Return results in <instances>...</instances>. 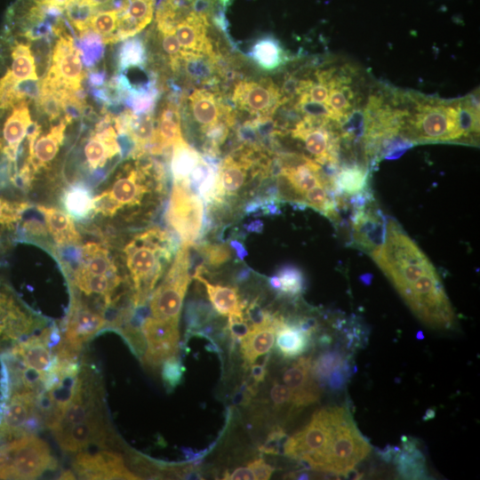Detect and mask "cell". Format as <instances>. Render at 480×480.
Returning a JSON list of instances; mask_svg holds the SVG:
<instances>
[{
    "mask_svg": "<svg viewBox=\"0 0 480 480\" xmlns=\"http://www.w3.org/2000/svg\"><path fill=\"white\" fill-rule=\"evenodd\" d=\"M370 254L420 321L439 329L453 325L454 312L438 274L396 220H388L382 244Z\"/></svg>",
    "mask_w": 480,
    "mask_h": 480,
    "instance_id": "1",
    "label": "cell"
},
{
    "mask_svg": "<svg viewBox=\"0 0 480 480\" xmlns=\"http://www.w3.org/2000/svg\"><path fill=\"white\" fill-rule=\"evenodd\" d=\"M145 156L128 157L131 159L93 196L88 218L99 230L126 229L147 223L163 205L166 196L164 168Z\"/></svg>",
    "mask_w": 480,
    "mask_h": 480,
    "instance_id": "2",
    "label": "cell"
},
{
    "mask_svg": "<svg viewBox=\"0 0 480 480\" xmlns=\"http://www.w3.org/2000/svg\"><path fill=\"white\" fill-rule=\"evenodd\" d=\"M172 232L146 227L120 241L117 254L125 274L132 308L145 305L179 247Z\"/></svg>",
    "mask_w": 480,
    "mask_h": 480,
    "instance_id": "3",
    "label": "cell"
},
{
    "mask_svg": "<svg viewBox=\"0 0 480 480\" xmlns=\"http://www.w3.org/2000/svg\"><path fill=\"white\" fill-rule=\"evenodd\" d=\"M350 415L345 406L324 407L316 411L305 427L285 440L284 454L307 463L315 470L327 473Z\"/></svg>",
    "mask_w": 480,
    "mask_h": 480,
    "instance_id": "4",
    "label": "cell"
},
{
    "mask_svg": "<svg viewBox=\"0 0 480 480\" xmlns=\"http://www.w3.org/2000/svg\"><path fill=\"white\" fill-rule=\"evenodd\" d=\"M413 110H405L400 133L407 141L448 142L467 140L461 126L459 100H416Z\"/></svg>",
    "mask_w": 480,
    "mask_h": 480,
    "instance_id": "5",
    "label": "cell"
},
{
    "mask_svg": "<svg viewBox=\"0 0 480 480\" xmlns=\"http://www.w3.org/2000/svg\"><path fill=\"white\" fill-rule=\"evenodd\" d=\"M57 465L48 444L33 435L0 446V479H35Z\"/></svg>",
    "mask_w": 480,
    "mask_h": 480,
    "instance_id": "6",
    "label": "cell"
},
{
    "mask_svg": "<svg viewBox=\"0 0 480 480\" xmlns=\"http://www.w3.org/2000/svg\"><path fill=\"white\" fill-rule=\"evenodd\" d=\"M191 279L188 245L181 243L162 282L149 297L151 316L178 324Z\"/></svg>",
    "mask_w": 480,
    "mask_h": 480,
    "instance_id": "7",
    "label": "cell"
},
{
    "mask_svg": "<svg viewBox=\"0 0 480 480\" xmlns=\"http://www.w3.org/2000/svg\"><path fill=\"white\" fill-rule=\"evenodd\" d=\"M165 217L181 243L192 244L200 240L204 204L190 188L188 180H173Z\"/></svg>",
    "mask_w": 480,
    "mask_h": 480,
    "instance_id": "8",
    "label": "cell"
},
{
    "mask_svg": "<svg viewBox=\"0 0 480 480\" xmlns=\"http://www.w3.org/2000/svg\"><path fill=\"white\" fill-rule=\"evenodd\" d=\"M331 120L304 117L291 129L293 139L300 140L311 159L333 169L338 164L340 136L331 127Z\"/></svg>",
    "mask_w": 480,
    "mask_h": 480,
    "instance_id": "9",
    "label": "cell"
},
{
    "mask_svg": "<svg viewBox=\"0 0 480 480\" xmlns=\"http://www.w3.org/2000/svg\"><path fill=\"white\" fill-rule=\"evenodd\" d=\"M57 36L59 39L52 53V65L43 81L58 91H77L82 88L85 76L80 51L66 28Z\"/></svg>",
    "mask_w": 480,
    "mask_h": 480,
    "instance_id": "10",
    "label": "cell"
},
{
    "mask_svg": "<svg viewBox=\"0 0 480 480\" xmlns=\"http://www.w3.org/2000/svg\"><path fill=\"white\" fill-rule=\"evenodd\" d=\"M232 101L235 107L252 117H273L276 109L288 100L271 79L263 78L237 82L232 92Z\"/></svg>",
    "mask_w": 480,
    "mask_h": 480,
    "instance_id": "11",
    "label": "cell"
},
{
    "mask_svg": "<svg viewBox=\"0 0 480 480\" xmlns=\"http://www.w3.org/2000/svg\"><path fill=\"white\" fill-rule=\"evenodd\" d=\"M58 334L53 329H45L40 334H34L16 342L6 351L3 357L15 364L34 372L44 379V382L56 361L52 345Z\"/></svg>",
    "mask_w": 480,
    "mask_h": 480,
    "instance_id": "12",
    "label": "cell"
},
{
    "mask_svg": "<svg viewBox=\"0 0 480 480\" xmlns=\"http://www.w3.org/2000/svg\"><path fill=\"white\" fill-rule=\"evenodd\" d=\"M40 324L39 317L0 283V342H18Z\"/></svg>",
    "mask_w": 480,
    "mask_h": 480,
    "instance_id": "13",
    "label": "cell"
},
{
    "mask_svg": "<svg viewBox=\"0 0 480 480\" xmlns=\"http://www.w3.org/2000/svg\"><path fill=\"white\" fill-rule=\"evenodd\" d=\"M140 331L146 342L142 355L146 364L157 367L176 355L180 341L178 324L148 316L141 322Z\"/></svg>",
    "mask_w": 480,
    "mask_h": 480,
    "instance_id": "14",
    "label": "cell"
},
{
    "mask_svg": "<svg viewBox=\"0 0 480 480\" xmlns=\"http://www.w3.org/2000/svg\"><path fill=\"white\" fill-rule=\"evenodd\" d=\"M37 395L26 390L11 391L0 414V440H12L28 435L36 427Z\"/></svg>",
    "mask_w": 480,
    "mask_h": 480,
    "instance_id": "15",
    "label": "cell"
},
{
    "mask_svg": "<svg viewBox=\"0 0 480 480\" xmlns=\"http://www.w3.org/2000/svg\"><path fill=\"white\" fill-rule=\"evenodd\" d=\"M107 324L103 313L73 296L65 322L64 344L77 351L84 342L103 330Z\"/></svg>",
    "mask_w": 480,
    "mask_h": 480,
    "instance_id": "16",
    "label": "cell"
},
{
    "mask_svg": "<svg viewBox=\"0 0 480 480\" xmlns=\"http://www.w3.org/2000/svg\"><path fill=\"white\" fill-rule=\"evenodd\" d=\"M102 118L96 124L94 132L89 136L84 148L87 167L91 172L102 169L117 156H122L118 133L112 125L115 116L104 111Z\"/></svg>",
    "mask_w": 480,
    "mask_h": 480,
    "instance_id": "17",
    "label": "cell"
},
{
    "mask_svg": "<svg viewBox=\"0 0 480 480\" xmlns=\"http://www.w3.org/2000/svg\"><path fill=\"white\" fill-rule=\"evenodd\" d=\"M74 470L83 479H139L126 468L119 454L109 451L79 453L74 461Z\"/></svg>",
    "mask_w": 480,
    "mask_h": 480,
    "instance_id": "18",
    "label": "cell"
},
{
    "mask_svg": "<svg viewBox=\"0 0 480 480\" xmlns=\"http://www.w3.org/2000/svg\"><path fill=\"white\" fill-rule=\"evenodd\" d=\"M312 363L310 356H301L284 371L282 379L292 392L293 412L308 406L320 398L321 388L313 376Z\"/></svg>",
    "mask_w": 480,
    "mask_h": 480,
    "instance_id": "19",
    "label": "cell"
},
{
    "mask_svg": "<svg viewBox=\"0 0 480 480\" xmlns=\"http://www.w3.org/2000/svg\"><path fill=\"white\" fill-rule=\"evenodd\" d=\"M189 108L195 122L203 133L220 122L235 124L233 109L215 92L204 88L194 90L189 95Z\"/></svg>",
    "mask_w": 480,
    "mask_h": 480,
    "instance_id": "20",
    "label": "cell"
},
{
    "mask_svg": "<svg viewBox=\"0 0 480 480\" xmlns=\"http://www.w3.org/2000/svg\"><path fill=\"white\" fill-rule=\"evenodd\" d=\"M283 321V316L269 313L262 323L250 325L249 332L240 341L245 367H250L260 356L272 349L277 329Z\"/></svg>",
    "mask_w": 480,
    "mask_h": 480,
    "instance_id": "21",
    "label": "cell"
},
{
    "mask_svg": "<svg viewBox=\"0 0 480 480\" xmlns=\"http://www.w3.org/2000/svg\"><path fill=\"white\" fill-rule=\"evenodd\" d=\"M53 435L62 450L76 452L91 444L103 443L107 431L102 418L97 413Z\"/></svg>",
    "mask_w": 480,
    "mask_h": 480,
    "instance_id": "22",
    "label": "cell"
},
{
    "mask_svg": "<svg viewBox=\"0 0 480 480\" xmlns=\"http://www.w3.org/2000/svg\"><path fill=\"white\" fill-rule=\"evenodd\" d=\"M38 212L44 218L47 232L59 248H77L83 236L76 226L74 219L65 211L50 205H37Z\"/></svg>",
    "mask_w": 480,
    "mask_h": 480,
    "instance_id": "23",
    "label": "cell"
},
{
    "mask_svg": "<svg viewBox=\"0 0 480 480\" xmlns=\"http://www.w3.org/2000/svg\"><path fill=\"white\" fill-rule=\"evenodd\" d=\"M207 15L190 11L175 25V35L183 52L213 53L207 36Z\"/></svg>",
    "mask_w": 480,
    "mask_h": 480,
    "instance_id": "24",
    "label": "cell"
},
{
    "mask_svg": "<svg viewBox=\"0 0 480 480\" xmlns=\"http://www.w3.org/2000/svg\"><path fill=\"white\" fill-rule=\"evenodd\" d=\"M353 241L370 253L379 248L384 240V218L380 212L360 207L352 219Z\"/></svg>",
    "mask_w": 480,
    "mask_h": 480,
    "instance_id": "25",
    "label": "cell"
},
{
    "mask_svg": "<svg viewBox=\"0 0 480 480\" xmlns=\"http://www.w3.org/2000/svg\"><path fill=\"white\" fill-rule=\"evenodd\" d=\"M12 108L2 131L4 143L2 153L11 164L16 162L19 147L32 124L28 100L19 102Z\"/></svg>",
    "mask_w": 480,
    "mask_h": 480,
    "instance_id": "26",
    "label": "cell"
},
{
    "mask_svg": "<svg viewBox=\"0 0 480 480\" xmlns=\"http://www.w3.org/2000/svg\"><path fill=\"white\" fill-rule=\"evenodd\" d=\"M350 78L338 74L335 69L328 82L327 108L335 123L342 125L351 116L354 105V92L349 85Z\"/></svg>",
    "mask_w": 480,
    "mask_h": 480,
    "instance_id": "27",
    "label": "cell"
},
{
    "mask_svg": "<svg viewBox=\"0 0 480 480\" xmlns=\"http://www.w3.org/2000/svg\"><path fill=\"white\" fill-rule=\"evenodd\" d=\"M182 137L180 127V115L174 103H167L161 111L157 126L156 127L155 140L148 150V154L161 155L172 148Z\"/></svg>",
    "mask_w": 480,
    "mask_h": 480,
    "instance_id": "28",
    "label": "cell"
},
{
    "mask_svg": "<svg viewBox=\"0 0 480 480\" xmlns=\"http://www.w3.org/2000/svg\"><path fill=\"white\" fill-rule=\"evenodd\" d=\"M180 67L194 82L210 85L218 82L219 63L215 52H182L177 69Z\"/></svg>",
    "mask_w": 480,
    "mask_h": 480,
    "instance_id": "29",
    "label": "cell"
},
{
    "mask_svg": "<svg viewBox=\"0 0 480 480\" xmlns=\"http://www.w3.org/2000/svg\"><path fill=\"white\" fill-rule=\"evenodd\" d=\"M156 0H130L127 11L121 16L116 42L134 36L152 20Z\"/></svg>",
    "mask_w": 480,
    "mask_h": 480,
    "instance_id": "30",
    "label": "cell"
},
{
    "mask_svg": "<svg viewBox=\"0 0 480 480\" xmlns=\"http://www.w3.org/2000/svg\"><path fill=\"white\" fill-rule=\"evenodd\" d=\"M196 280L205 286L208 299L217 313L224 316H244L245 302L241 300L236 287L212 284L204 276H199Z\"/></svg>",
    "mask_w": 480,
    "mask_h": 480,
    "instance_id": "31",
    "label": "cell"
},
{
    "mask_svg": "<svg viewBox=\"0 0 480 480\" xmlns=\"http://www.w3.org/2000/svg\"><path fill=\"white\" fill-rule=\"evenodd\" d=\"M395 463L400 476L405 479H427L426 460L415 442L403 436V449H396Z\"/></svg>",
    "mask_w": 480,
    "mask_h": 480,
    "instance_id": "32",
    "label": "cell"
},
{
    "mask_svg": "<svg viewBox=\"0 0 480 480\" xmlns=\"http://www.w3.org/2000/svg\"><path fill=\"white\" fill-rule=\"evenodd\" d=\"M276 339V346L281 356L292 359L307 351L311 336L284 319L277 329Z\"/></svg>",
    "mask_w": 480,
    "mask_h": 480,
    "instance_id": "33",
    "label": "cell"
},
{
    "mask_svg": "<svg viewBox=\"0 0 480 480\" xmlns=\"http://www.w3.org/2000/svg\"><path fill=\"white\" fill-rule=\"evenodd\" d=\"M251 57L263 70L275 71L284 66L288 57L279 42L271 37L258 40L252 48Z\"/></svg>",
    "mask_w": 480,
    "mask_h": 480,
    "instance_id": "34",
    "label": "cell"
},
{
    "mask_svg": "<svg viewBox=\"0 0 480 480\" xmlns=\"http://www.w3.org/2000/svg\"><path fill=\"white\" fill-rule=\"evenodd\" d=\"M92 195L82 183L69 185L64 190L61 203L66 212L77 220L87 219L92 209Z\"/></svg>",
    "mask_w": 480,
    "mask_h": 480,
    "instance_id": "35",
    "label": "cell"
},
{
    "mask_svg": "<svg viewBox=\"0 0 480 480\" xmlns=\"http://www.w3.org/2000/svg\"><path fill=\"white\" fill-rule=\"evenodd\" d=\"M367 182L368 172L358 164L345 165L332 177L333 190L350 196L362 194Z\"/></svg>",
    "mask_w": 480,
    "mask_h": 480,
    "instance_id": "36",
    "label": "cell"
},
{
    "mask_svg": "<svg viewBox=\"0 0 480 480\" xmlns=\"http://www.w3.org/2000/svg\"><path fill=\"white\" fill-rule=\"evenodd\" d=\"M201 155L181 138L172 146L171 172L173 180H188Z\"/></svg>",
    "mask_w": 480,
    "mask_h": 480,
    "instance_id": "37",
    "label": "cell"
},
{
    "mask_svg": "<svg viewBox=\"0 0 480 480\" xmlns=\"http://www.w3.org/2000/svg\"><path fill=\"white\" fill-rule=\"evenodd\" d=\"M11 72L19 81L38 80L30 44L18 42L12 49Z\"/></svg>",
    "mask_w": 480,
    "mask_h": 480,
    "instance_id": "38",
    "label": "cell"
},
{
    "mask_svg": "<svg viewBox=\"0 0 480 480\" xmlns=\"http://www.w3.org/2000/svg\"><path fill=\"white\" fill-rule=\"evenodd\" d=\"M280 280V295L294 298L305 290L306 280L303 272L292 264H284L275 274Z\"/></svg>",
    "mask_w": 480,
    "mask_h": 480,
    "instance_id": "39",
    "label": "cell"
},
{
    "mask_svg": "<svg viewBox=\"0 0 480 480\" xmlns=\"http://www.w3.org/2000/svg\"><path fill=\"white\" fill-rule=\"evenodd\" d=\"M146 48L139 38H127L119 49L118 67L120 69L142 67L146 62Z\"/></svg>",
    "mask_w": 480,
    "mask_h": 480,
    "instance_id": "40",
    "label": "cell"
},
{
    "mask_svg": "<svg viewBox=\"0 0 480 480\" xmlns=\"http://www.w3.org/2000/svg\"><path fill=\"white\" fill-rule=\"evenodd\" d=\"M66 91V90H65ZM64 91H57L40 82V92L36 100L38 109L41 110L50 122L57 119L62 111L61 96Z\"/></svg>",
    "mask_w": 480,
    "mask_h": 480,
    "instance_id": "41",
    "label": "cell"
},
{
    "mask_svg": "<svg viewBox=\"0 0 480 480\" xmlns=\"http://www.w3.org/2000/svg\"><path fill=\"white\" fill-rule=\"evenodd\" d=\"M29 208L30 204L27 202L0 197V228L15 230L23 213Z\"/></svg>",
    "mask_w": 480,
    "mask_h": 480,
    "instance_id": "42",
    "label": "cell"
},
{
    "mask_svg": "<svg viewBox=\"0 0 480 480\" xmlns=\"http://www.w3.org/2000/svg\"><path fill=\"white\" fill-rule=\"evenodd\" d=\"M196 245L207 270L210 268H218L232 259V250L226 244L199 241Z\"/></svg>",
    "mask_w": 480,
    "mask_h": 480,
    "instance_id": "43",
    "label": "cell"
},
{
    "mask_svg": "<svg viewBox=\"0 0 480 480\" xmlns=\"http://www.w3.org/2000/svg\"><path fill=\"white\" fill-rule=\"evenodd\" d=\"M79 51L87 68L92 67L103 56L102 37L92 29L79 35Z\"/></svg>",
    "mask_w": 480,
    "mask_h": 480,
    "instance_id": "44",
    "label": "cell"
},
{
    "mask_svg": "<svg viewBox=\"0 0 480 480\" xmlns=\"http://www.w3.org/2000/svg\"><path fill=\"white\" fill-rule=\"evenodd\" d=\"M348 361L340 351H327L312 363V373L318 382H325L327 378Z\"/></svg>",
    "mask_w": 480,
    "mask_h": 480,
    "instance_id": "45",
    "label": "cell"
},
{
    "mask_svg": "<svg viewBox=\"0 0 480 480\" xmlns=\"http://www.w3.org/2000/svg\"><path fill=\"white\" fill-rule=\"evenodd\" d=\"M161 36V44L164 52L169 58L172 70H176L182 53V49L175 35V26L157 25Z\"/></svg>",
    "mask_w": 480,
    "mask_h": 480,
    "instance_id": "46",
    "label": "cell"
},
{
    "mask_svg": "<svg viewBox=\"0 0 480 480\" xmlns=\"http://www.w3.org/2000/svg\"><path fill=\"white\" fill-rule=\"evenodd\" d=\"M19 81L12 76L10 69L0 78V109L14 107L20 99L17 90Z\"/></svg>",
    "mask_w": 480,
    "mask_h": 480,
    "instance_id": "47",
    "label": "cell"
},
{
    "mask_svg": "<svg viewBox=\"0 0 480 480\" xmlns=\"http://www.w3.org/2000/svg\"><path fill=\"white\" fill-rule=\"evenodd\" d=\"M212 316V310L209 305L202 301H191L188 305L186 319L188 328L190 332L193 329L203 328V325Z\"/></svg>",
    "mask_w": 480,
    "mask_h": 480,
    "instance_id": "48",
    "label": "cell"
},
{
    "mask_svg": "<svg viewBox=\"0 0 480 480\" xmlns=\"http://www.w3.org/2000/svg\"><path fill=\"white\" fill-rule=\"evenodd\" d=\"M185 368L175 356L163 363L162 379L168 391L173 390L183 380Z\"/></svg>",
    "mask_w": 480,
    "mask_h": 480,
    "instance_id": "49",
    "label": "cell"
},
{
    "mask_svg": "<svg viewBox=\"0 0 480 480\" xmlns=\"http://www.w3.org/2000/svg\"><path fill=\"white\" fill-rule=\"evenodd\" d=\"M270 399L276 409L280 410L289 406L290 412H293L292 392L284 384L274 382L270 389Z\"/></svg>",
    "mask_w": 480,
    "mask_h": 480,
    "instance_id": "50",
    "label": "cell"
},
{
    "mask_svg": "<svg viewBox=\"0 0 480 480\" xmlns=\"http://www.w3.org/2000/svg\"><path fill=\"white\" fill-rule=\"evenodd\" d=\"M286 434L282 427L276 426L268 435V437L260 450L268 454L276 455L280 452L281 446H284Z\"/></svg>",
    "mask_w": 480,
    "mask_h": 480,
    "instance_id": "51",
    "label": "cell"
},
{
    "mask_svg": "<svg viewBox=\"0 0 480 480\" xmlns=\"http://www.w3.org/2000/svg\"><path fill=\"white\" fill-rule=\"evenodd\" d=\"M228 321V330L233 341L240 342L249 332L250 325L244 316H229Z\"/></svg>",
    "mask_w": 480,
    "mask_h": 480,
    "instance_id": "52",
    "label": "cell"
},
{
    "mask_svg": "<svg viewBox=\"0 0 480 480\" xmlns=\"http://www.w3.org/2000/svg\"><path fill=\"white\" fill-rule=\"evenodd\" d=\"M22 232L32 240H44L49 236L44 223L36 219L25 220Z\"/></svg>",
    "mask_w": 480,
    "mask_h": 480,
    "instance_id": "53",
    "label": "cell"
},
{
    "mask_svg": "<svg viewBox=\"0 0 480 480\" xmlns=\"http://www.w3.org/2000/svg\"><path fill=\"white\" fill-rule=\"evenodd\" d=\"M247 467L252 470L254 479H269L275 471V468L269 464L266 463V461L261 458L249 462Z\"/></svg>",
    "mask_w": 480,
    "mask_h": 480,
    "instance_id": "54",
    "label": "cell"
},
{
    "mask_svg": "<svg viewBox=\"0 0 480 480\" xmlns=\"http://www.w3.org/2000/svg\"><path fill=\"white\" fill-rule=\"evenodd\" d=\"M350 371V366L348 362L345 364L342 367L334 371L326 380L328 386L333 389H340L346 383L348 379V373Z\"/></svg>",
    "mask_w": 480,
    "mask_h": 480,
    "instance_id": "55",
    "label": "cell"
},
{
    "mask_svg": "<svg viewBox=\"0 0 480 480\" xmlns=\"http://www.w3.org/2000/svg\"><path fill=\"white\" fill-rule=\"evenodd\" d=\"M223 479H233V480H251L254 479V476L252 470L247 467H240L233 470V472H226L223 476Z\"/></svg>",
    "mask_w": 480,
    "mask_h": 480,
    "instance_id": "56",
    "label": "cell"
},
{
    "mask_svg": "<svg viewBox=\"0 0 480 480\" xmlns=\"http://www.w3.org/2000/svg\"><path fill=\"white\" fill-rule=\"evenodd\" d=\"M267 359H265L262 364H252L250 366V376L254 380L255 384L262 382L267 374Z\"/></svg>",
    "mask_w": 480,
    "mask_h": 480,
    "instance_id": "57",
    "label": "cell"
},
{
    "mask_svg": "<svg viewBox=\"0 0 480 480\" xmlns=\"http://www.w3.org/2000/svg\"><path fill=\"white\" fill-rule=\"evenodd\" d=\"M229 247L234 251L236 257L239 261H244L248 255V252L241 241L237 239L229 240Z\"/></svg>",
    "mask_w": 480,
    "mask_h": 480,
    "instance_id": "58",
    "label": "cell"
},
{
    "mask_svg": "<svg viewBox=\"0 0 480 480\" xmlns=\"http://www.w3.org/2000/svg\"><path fill=\"white\" fill-rule=\"evenodd\" d=\"M88 80L90 84L94 87L101 86L104 84L105 74L103 72H91Z\"/></svg>",
    "mask_w": 480,
    "mask_h": 480,
    "instance_id": "59",
    "label": "cell"
},
{
    "mask_svg": "<svg viewBox=\"0 0 480 480\" xmlns=\"http://www.w3.org/2000/svg\"><path fill=\"white\" fill-rule=\"evenodd\" d=\"M263 221L255 220L244 225V229L247 233H261L263 231Z\"/></svg>",
    "mask_w": 480,
    "mask_h": 480,
    "instance_id": "60",
    "label": "cell"
},
{
    "mask_svg": "<svg viewBox=\"0 0 480 480\" xmlns=\"http://www.w3.org/2000/svg\"><path fill=\"white\" fill-rule=\"evenodd\" d=\"M251 270L248 268H241L236 275L235 278L237 283L245 282L250 276Z\"/></svg>",
    "mask_w": 480,
    "mask_h": 480,
    "instance_id": "61",
    "label": "cell"
},
{
    "mask_svg": "<svg viewBox=\"0 0 480 480\" xmlns=\"http://www.w3.org/2000/svg\"><path fill=\"white\" fill-rule=\"evenodd\" d=\"M60 479H75V475L70 470H67L60 475Z\"/></svg>",
    "mask_w": 480,
    "mask_h": 480,
    "instance_id": "62",
    "label": "cell"
},
{
    "mask_svg": "<svg viewBox=\"0 0 480 480\" xmlns=\"http://www.w3.org/2000/svg\"><path fill=\"white\" fill-rule=\"evenodd\" d=\"M416 337L418 340H423L424 339L423 332L421 331L418 332L416 334Z\"/></svg>",
    "mask_w": 480,
    "mask_h": 480,
    "instance_id": "63",
    "label": "cell"
},
{
    "mask_svg": "<svg viewBox=\"0 0 480 480\" xmlns=\"http://www.w3.org/2000/svg\"><path fill=\"white\" fill-rule=\"evenodd\" d=\"M188 1H190V2H192L193 0H188Z\"/></svg>",
    "mask_w": 480,
    "mask_h": 480,
    "instance_id": "64",
    "label": "cell"
}]
</instances>
